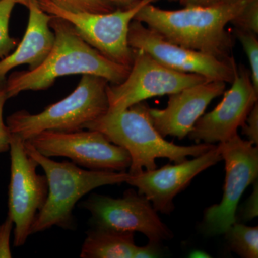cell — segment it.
<instances>
[{
    "label": "cell",
    "mask_w": 258,
    "mask_h": 258,
    "mask_svg": "<svg viewBox=\"0 0 258 258\" xmlns=\"http://www.w3.org/2000/svg\"><path fill=\"white\" fill-rule=\"evenodd\" d=\"M137 247L134 232L94 227L87 232L80 257L134 258Z\"/></svg>",
    "instance_id": "obj_17"
},
{
    "label": "cell",
    "mask_w": 258,
    "mask_h": 258,
    "mask_svg": "<svg viewBox=\"0 0 258 258\" xmlns=\"http://www.w3.org/2000/svg\"><path fill=\"white\" fill-rule=\"evenodd\" d=\"M128 44L134 50L144 51L166 67L183 73L203 76L211 81L232 83L236 69L233 57L222 60L199 51L186 48L166 40L144 24L134 20L130 24Z\"/></svg>",
    "instance_id": "obj_11"
},
{
    "label": "cell",
    "mask_w": 258,
    "mask_h": 258,
    "mask_svg": "<svg viewBox=\"0 0 258 258\" xmlns=\"http://www.w3.org/2000/svg\"><path fill=\"white\" fill-rule=\"evenodd\" d=\"M236 35L243 47L250 66L252 84L258 92V40L256 34L236 28Z\"/></svg>",
    "instance_id": "obj_20"
},
{
    "label": "cell",
    "mask_w": 258,
    "mask_h": 258,
    "mask_svg": "<svg viewBox=\"0 0 258 258\" xmlns=\"http://www.w3.org/2000/svg\"><path fill=\"white\" fill-rule=\"evenodd\" d=\"M231 250L243 258L258 257V227L235 222L225 232Z\"/></svg>",
    "instance_id": "obj_18"
},
{
    "label": "cell",
    "mask_w": 258,
    "mask_h": 258,
    "mask_svg": "<svg viewBox=\"0 0 258 258\" xmlns=\"http://www.w3.org/2000/svg\"><path fill=\"white\" fill-rule=\"evenodd\" d=\"M149 108L141 102L122 111H108L85 125L84 129L98 131L111 143L124 148L132 159L128 171L131 175L155 169L156 159L159 158L180 163L188 157H198L215 147L210 144L186 147L168 142L153 124Z\"/></svg>",
    "instance_id": "obj_3"
},
{
    "label": "cell",
    "mask_w": 258,
    "mask_h": 258,
    "mask_svg": "<svg viewBox=\"0 0 258 258\" xmlns=\"http://www.w3.org/2000/svg\"><path fill=\"white\" fill-rule=\"evenodd\" d=\"M167 1L173 2V3H174V2H179V0H167Z\"/></svg>",
    "instance_id": "obj_32"
},
{
    "label": "cell",
    "mask_w": 258,
    "mask_h": 258,
    "mask_svg": "<svg viewBox=\"0 0 258 258\" xmlns=\"http://www.w3.org/2000/svg\"><path fill=\"white\" fill-rule=\"evenodd\" d=\"M242 134L248 138V141L257 146L258 144V106L257 103L252 108L244 124L242 125Z\"/></svg>",
    "instance_id": "obj_25"
},
{
    "label": "cell",
    "mask_w": 258,
    "mask_h": 258,
    "mask_svg": "<svg viewBox=\"0 0 258 258\" xmlns=\"http://www.w3.org/2000/svg\"><path fill=\"white\" fill-rule=\"evenodd\" d=\"M217 147L225 162V181L221 202L205 211L203 228L210 235L224 234L237 222L236 212L242 195L258 176L257 146L237 134Z\"/></svg>",
    "instance_id": "obj_8"
},
{
    "label": "cell",
    "mask_w": 258,
    "mask_h": 258,
    "mask_svg": "<svg viewBox=\"0 0 258 258\" xmlns=\"http://www.w3.org/2000/svg\"><path fill=\"white\" fill-rule=\"evenodd\" d=\"M106 79L93 75H82L76 89L41 113L15 112L7 118L12 135L25 142L45 131L75 132L104 115L108 111Z\"/></svg>",
    "instance_id": "obj_5"
},
{
    "label": "cell",
    "mask_w": 258,
    "mask_h": 258,
    "mask_svg": "<svg viewBox=\"0 0 258 258\" xmlns=\"http://www.w3.org/2000/svg\"><path fill=\"white\" fill-rule=\"evenodd\" d=\"M226 83L207 81L169 96L164 109L149 108L154 127L163 137L182 139L189 135L208 105L225 91Z\"/></svg>",
    "instance_id": "obj_15"
},
{
    "label": "cell",
    "mask_w": 258,
    "mask_h": 258,
    "mask_svg": "<svg viewBox=\"0 0 258 258\" xmlns=\"http://www.w3.org/2000/svg\"><path fill=\"white\" fill-rule=\"evenodd\" d=\"M232 83L222 101L210 113L202 115L188 135L197 143H221L235 137L257 103L258 92L250 73L243 66L237 64Z\"/></svg>",
    "instance_id": "obj_13"
},
{
    "label": "cell",
    "mask_w": 258,
    "mask_h": 258,
    "mask_svg": "<svg viewBox=\"0 0 258 258\" xmlns=\"http://www.w3.org/2000/svg\"><path fill=\"white\" fill-rule=\"evenodd\" d=\"M8 100L5 91L3 89H0V153L10 150L12 139V134L3 118V110L5 102Z\"/></svg>",
    "instance_id": "obj_24"
},
{
    "label": "cell",
    "mask_w": 258,
    "mask_h": 258,
    "mask_svg": "<svg viewBox=\"0 0 258 258\" xmlns=\"http://www.w3.org/2000/svg\"><path fill=\"white\" fill-rule=\"evenodd\" d=\"M254 183L255 185L254 186L253 191L246 202L243 210L241 211V217L242 220H245V221L252 220L258 215L257 180Z\"/></svg>",
    "instance_id": "obj_26"
},
{
    "label": "cell",
    "mask_w": 258,
    "mask_h": 258,
    "mask_svg": "<svg viewBox=\"0 0 258 258\" xmlns=\"http://www.w3.org/2000/svg\"><path fill=\"white\" fill-rule=\"evenodd\" d=\"M50 27L55 41L50 53L38 67L15 71L7 77L3 91L8 99L26 91H41L53 85L56 79L70 75H93L111 84L123 82L131 67L103 55L80 36L72 24L52 15Z\"/></svg>",
    "instance_id": "obj_1"
},
{
    "label": "cell",
    "mask_w": 258,
    "mask_h": 258,
    "mask_svg": "<svg viewBox=\"0 0 258 258\" xmlns=\"http://www.w3.org/2000/svg\"><path fill=\"white\" fill-rule=\"evenodd\" d=\"M25 142L45 157L69 158L91 170L125 171L132 164L124 148L111 143L98 131H45Z\"/></svg>",
    "instance_id": "obj_7"
},
{
    "label": "cell",
    "mask_w": 258,
    "mask_h": 258,
    "mask_svg": "<svg viewBox=\"0 0 258 258\" xmlns=\"http://www.w3.org/2000/svg\"><path fill=\"white\" fill-rule=\"evenodd\" d=\"M82 207L91 214L94 227L141 232L149 240L159 242L173 237L150 201L133 189L127 190L121 198L94 194L83 202Z\"/></svg>",
    "instance_id": "obj_12"
},
{
    "label": "cell",
    "mask_w": 258,
    "mask_h": 258,
    "mask_svg": "<svg viewBox=\"0 0 258 258\" xmlns=\"http://www.w3.org/2000/svg\"><path fill=\"white\" fill-rule=\"evenodd\" d=\"M28 2V0H0V59L9 55L18 46V40L10 35V18L15 5L27 7Z\"/></svg>",
    "instance_id": "obj_19"
},
{
    "label": "cell",
    "mask_w": 258,
    "mask_h": 258,
    "mask_svg": "<svg viewBox=\"0 0 258 258\" xmlns=\"http://www.w3.org/2000/svg\"><path fill=\"white\" fill-rule=\"evenodd\" d=\"M157 0H139L133 8H117L108 13L69 11L50 0H37L40 8L48 14L67 20L88 44L118 63L131 67L134 50L128 44L130 24L143 7Z\"/></svg>",
    "instance_id": "obj_6"
},
{
    "label": "cell",
    "mask_w": 258,
    "mask_h": 258,
    "mask_svg": "<svg viewBox=\"0 0 258 258\" xmlns=\"http://www.w3.org/2000/svg\"><path fill=\"white\" fill-rule=\"evenodd\" d=\"M232 24L235 28L253 32H258V0H249L242 12L237 15Z\"/></svg>",
    "instance_id": "obj_22"
},
{
    "label": "cell",
    "mask_w": 258,
    "mask_h": 258,
    "mask_svg": "<svg viewBox=\"0 0 258 258\" xmlns=\"http://www.w3.org/2000/svg\"><path fill=\"white\" fill-rule=\"evenodd\" d=\"M183 7L209 6L221 3L220 0H179Z\"/></svg>",
    "instance_id": "obj_28"
},
{
    "label": "cell",
    "mask_w": 258,
    "mask_h": 258,
    "mask_svg": "<svg viewBox=\"0 0 258 258\" xmlns=\"http://www.w3.org/2000/svg\"><path fill=\"white\" fill-rule=\"evenodd\" d=\"M248 2L184 7L176 10L161 9L151 3L139 10L134 20L174 43L229 60L233 42L227 24L232 23Z\"/></svg>",
    "instance_id": "obj_2"
},
{
    "label": "cell",
    "mask_w": 258,
    "mask_h": 258,
    "mask_svg": "<svg viewBox=\"0 0 258 258\" xmlns=\"http://www.w3.org/2000/svg\"><path fill=\"white\" fill-rule=\"evenodd\" d=\"M54 4L69 11L87 12L93 13H108L115 8L107 0H50Z\"/></svg>",
    "instance_id": "obj_21"
},
{
    "label": "cell",
    "mask_w": 258,
    "mask_h": 258,
    "mask_svg": "<svg viewBox=\"0 0 258 258\" xmlns=\"http://www.w3.org/2000/svg\"><path fill=\"white\" fill-rule=\"evenodd\" d=\"M111 3L113 6L117 7L119 9H128V8H133L139 0H107Z\"/></svg>",
    "instance_id": "obj_29"
},
{
    "label": "cell",
    "mask_w": 258,
    "mask_h": 258,
    "mask_svg": "<svg viewBox=\"0 0 258 258\" xmlns=\"http://www.w3.org/2000/svg\"><path fill=\"white\" fill-rule=\"evenodd\" d=\"M191 160L167 164L163 167L143 171L136 175L129 174L125 182L138 189L152 203L157 212L169 215L174 210V198L190 184L194 178L222 161L218 147Z\"/></svg>",
    "instance_id": "obj_14"
},
{
    "label": "cell",
    "mask_w": 258,
    "mask_h": 258,
    "mask_svg": "<svg viewBox=\"0 0 258 258\" xmlns=\"http://www.w3.org/2000/svg\"><path fill=\"white\" fill-rule=\"evenodd\" d=\"M10 151L11 176L8 214L14 222V245L20 247L31 235L32 224L46 202L48 185L46 176L37 174L38 164L27 153L24 141L12 135Z\"/></svg>",
    "instance_id": "obj_10"
},
{
    "label": "cell",
    "mask_w": 258,
    "mask_h": 258,
    "mask_svg": "<svg viewBox=\"0 0 258 258\" xmlns=\"http://www.w3.org/2000/svg\"><path fill=\"white\" fill-rule=\"evenodd\" d=\"M191 257H209L208 254H205V252L201 251H196L191 254Z\"/></svg>",
    "instance_id": "obj_30"
},
{
    "label": "cell",
    "mask_w": 258,
    "mask_h": 258,
    "mask_svg": "<svg viewBox=\"0 0 258 258\" xmlns=\"http://www.w3.org/2000/svg\"><path fill=\"white\" fill-rule=\"evenodd\" d=\"M29 19L26 31L21 41L11 53L0 59V89H3L7 75L22 64L29 70L38 67L50 53L55 35L50 27L52 15L40 8L37 0H28Z\"/></svg>",
    "instance_id": "obj_16"
},
{
    "label": "cell",
    "mask_w": 258,
    "mask_h": 258,
    "mask_svg": "<svg viewBox=\"0 0 258 258\" xmlns=\"http://www.w3.org/2000/svg\"><path fill=\"white\" fill-rule=\"evenodd\" d=\"M13 219L8 214L6 220L0 225V258L12 257L10 235L13 229Z\"/></svg>",
    "instance_id": "obj_23"
},
{
    "label": "cell",
    "mask_w": 258,
    "mask_h": 258,
    "mask_svg": "<svg viewBox=\"0 0 258 258\" xmlns=\"http://www.w3.org/2000/svg\"><path fill=\"white\" fill-rule=\"evenodd\" d=\"M240 1V0H220L221 3H234V2Z\"/></svg>",
    "instance_id": "obj_31"
},
{
    "label": "cell",
    "mask_w": 258,
    "mask_h": 258,
    "mask_svg": "<svg viewBox=\"0 0 258 258\" xmlns=\"http://www.w3.org/2000/svg\"><path fill=\"white\" fill-rule=\"evenodd\" d=\"M207 81L211 80L199 75L177 72L144 51L134 50L133 63L124 81L107 86L108 111H122L153 97L170 96Z\"/></svg>",
    "instance_id": "obj_9"
},
{
    "label": "cell",
    "mask_w": 258,
    "mask_h": 258,
    "mask_svg": "<svg viewBox=\"0 0 258 258\" xmlns=\"http://www.w3.org/2000/svg\"><path fill=\"white\" fill-rule=\"evenodd\" d=\"M25 147L43 169L48 185L46 202L32 224L31 235L53 226L72 229L73 210L79 200L100 186L125 182L129 176L125 171L85 170L74 162H58L42 155L28 142Z\"/></svg>",
    "instance_id": "obj_4"
},
{
    "label": "cell",
    "mask_w": 258,
    "mask_h": 258,
    "mask_svg": "<svg viewBox=\"0 0 258 258\" xmlns=\"http://www.w3.org/2000/svg\"><path fill=\"white\" fill-rule=\"evenodd\" d=\"M161 242L149 240V243L137 247L134 258H154L161 255Z\"/></svg>",
    "instance_id": "obj_27"
}]
</instances>
